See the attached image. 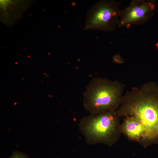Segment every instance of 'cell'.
Returning a JSON list of instances; mask_svg holds the SVG:
<instances>
[{
  "label": "cell",
  "instance_id": "cell-1",
  "mask_svg": "<svg viewBox=\"0 0 158 158\" xmlns=\"http://www.w3.org/2000/svg\"><path fill=\"white\" fill-rule=\"evenodd\" d=\"M117 116H133L141 122L145 135L140 145L144 148L158 144V85L145 83L139 88L133 87L122 97L116 111Z\"/></svg>",
  "mask_w": 158,
  "mask_h": 158
},
{
  "label": "cell",
  "instance_id": "cell-2",
  "mask_svg": "<svg viewBox=\"0 0 158 158\" xmlns=\"http://www.w3.org/2000/svg\"><path fill=\"white\" fill-rule=\"evenodd\" d=\"M125 85L105 78L92 79L83 94V104L90 114L116 111L121 103Z\"/></svg>",
  "mask_w": 158,
  "mask_h": 158
},
{
  "label": "cell",
  "instance_id": "cell-3",
  "mask_svg": "<svg viewBox=\"0 0 158 158\" xmlns=\"http://www.w3.org/2000/svg\"><path fill=\"white\" fill-rule=\"evenodd\" d=\"M78 127L86 142L90 145L102 144L111 147L118 141L121 133L116 111L85 116L80 121Z\"/></svg>",
  "mask_w": 158,
  "mask_h": 158
},
{
  "label": "cell",
  "instance_id": "cell-4",
  "mask_svg": "<svg viewBox=\"0 0 158 158\" xmlns=\"http://www.w3.org/2000/svg\"><path fill=\"white\" fill-rule=\"evenodd\" d=\"M120 3L114 0L98 1L88 11L85 29L111 32L114 30L119 20Z\"/></svg>",
  "mask_w": 158,
  "mask_h": 158
},
{
  "label": "cell",
  "instance_id": "cell-5",
  "mask_svg": "<svg viewBox=\"0 0 158 158\" xmlns=\"http://www.w3.org/2000/svg\"><path fill=\"white\" fill-rule=\"evenodd\" d=\"M155 0H133L119 12V27L127 28L132 25H140L147 22L153 16L156 8Z\"/></svg>",
  "mask_w": 158,
  "mask_h": 158
},
{
  "label": "cell",
  "instance_id": "cell-6",
  "mask_svg": "<svg viewBox=\"0 0 158 158\" xmlns=\"http://www.w3.org/2000/svg\"><path fill=\"white\" fill-rule=\"evenodd\" d=\"M122 133L130 140L135 141L140 144L145 135V130L141 122L133 116H126L121 124Z\"/></svg>",
  "mask_w": 158,
  "mask_h": 158
},
{
  "label": "cell",
  "instance_id": "cell-7",
  "mask_svg": "<svg viewBox=\"0 0 158 158\" xmlns=\"http://www.w3.org/2000/svg\"><path fill=\"white\" fill-rule=\"evenodd\" d=\"M8 158H30L27 154L18 151L13 152Z\"/></svg>",
  "mask_w": 158,
  "mask_h": 158
}]
</instances>
